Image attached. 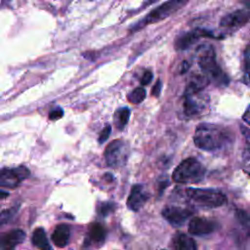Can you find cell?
I'll return each instance as SVG.
<instances>
[{
	"instance_id": "2e32d148",
	"label": "cell",
	"mask_w": 250,
	"mask_h": 250,
	"mask_svg": "<svg viewBox=\"0 0 250 250\" xmlns=\"http://www.w3.org/2000/svg\"><path fill=\"white\" fill-rule=\"evenodd\" d=\"M106 231L105 229L99 223H93L89 227L87 238L85 239V243L87 245H101L104 243L105 239Z\"/></svg>"
},
{
	"instance_id": "9c48e42d",
	"label": "cell",
	"mask_w": 250,
	"mask_h": 250,
	"mask_svg": "<svg viewBox=\"0 0 250 250\" xmlns=\"http://www.w3.org/2000/svg\"><path fill=\"white\" fill-rule=\"evenodd\" d=\"M250 21V10L247 8L235 10L221 19L220 26L227 30H236Z\"/></svg>"
},
{
	"instance_id": "1f68e13d",
	"label": "cell",
	"mask_w": 250,
	"mask_h": 250,
	"mask_svg": "<svg viewBox=\"0 0 250 250\" xmlns=\"http://www.w3.org/2000/svg\"><path fill=\"white\" fill-rule=\"evenodd\" d=\"M1 194H2V198H4V197H6L7 195H9V193H7V192H5V191H1Z\"/></svg>"
},
{
	"instance_id": "44dd1931",
	"label": "cell",
	"mask_w": 250,
	"mask_h": 250,
	"mask_svg": "<svg viewBox=\"0 0 250 250\" xmlns=\"http://www.w3.org/2000/svg\"><path fill=\"white\" fill-rule=\"evenodd\" d=\"M130 109L128 107H121L114 113V123L119 130H122L129 121Z\"/></svg>"
},
{
	"instance_id": "4fadbf2b",
	"label": "cell",
	"mask_w": 250,
	"mask_h": 250,
	"mask_svg": "<svg viewBox=\"0 0 250 250\" xmlns=\"http://www.w3.org/2000/svg\"><path fill=\"white\" fill-rule=\"evenodd\" d=\"M148 198V194L141 185H135L132 187L130 194L127 199V207L134 211L137 212L139 211L146 202Z\"/></svg>"
},
{
	"instance_id": "5b68a950",
	"label": "cell",
	"mask_w": 250,
	"mask_h": 250,
	"mask_svg": "<svg viewBox=\"0 0 250 250\" xmlns=\"http://www.w3.org/2000/svg\"><path fill=\"white\" fill-rule=\"evenodd\" d=\"M187 4V1L182 0H173V1H167L160 6H158L156 9L152 10L150 13H148L141 21H139L136 26L133 27V30H137L139 28L144 27L146 24L154 23L157 21H160L164 20L165 18L169 17L179 9H181L184 5Z\"/></svg>"
},
{
	"instance_id": "277c9868",
	"label": "cell",
	"mask_w": 250,
	"mask_h": 250,
	"mask_svg": "<svg viewBox=\"0 0 250 250\" xmlns=\"http://www.w3.org/2000/svg\"><path fill=\"white\" fill-rule=\"evenodd\" d=\"M204 166L195 158L189 157L183 160L173 172V180L180 184L199 183L205 176Z\"/></svg>"
},
{
	"instance_id": "603a6c76",
	"label": "cell",
	"mask_w": 250,
	"mask_h": 250,
	"mask_svg": "<svg viewBox=\"0 0 250 250\" xmlns=\"http://www.w3.org/2000/svg\"><path fill=\"white\" fill-rule=\"evenodd\" d=\"M146 90L143 87H138L128 95V100L132 104H140L146 99Z\"/></svg>"
},
{
	"instance_id": "7402d4cb",
	"label": "cell",
	"mask_w": 250,
	"mask_h": 250,
	"mask_svg": "<svg viewBox=\"0 0 250 250\" xmlns=\"http://www.w3.org/2000/svg\"><path fill=\"white\" fill-rule=\"evenodd\" d=\"M244 82L250 86V45H248L244 52V65H243Z\"/></svg>"
},
{
	"instance_id": "83f0119b",
	"label": "cell",
	"mask_w": 250,
	"mask_h": 250,
	"mask_svg": "<svg viewBox=\"0 0 250 250\" xmlns=\"http://www.w3.org/2000/svg\"><path fill=\"white\" fill-rule=\"evenodd\" d=\"M152 78H153L152 72L149 71V70H146V71H145V73L143 74V76H142V78H141V84H142L143 86L147 85V84H149V83L151 82Z\"/></svg>"
},
{
	"instance_id": "d6986e66",
	"label": "cell",
	"mask_w": 250,
	"mask_h": 250,
	"mask_svg": "<svg viewBox=\"0 0 250 250\" xmlns=\"http://www.w3.org/2000/svg\"><path fill=\"white\" fill-rule=\"evenodd\" d=\"M31 242L39 250H52L46 232L42 228H37L34 229L31 236Z\"/></svg>"
},
{
	"instance_id": "ac0fdd59",
	"label": "cell",
	"mask_w": 250,
	"mask_h": 250,
	"mask_svg": "<svg viewBox=\"0 0 250 250\" xmlns=\"http://www.w3.org/2000/svg\"><path fill=\"white\" fill-rule=\"evenodd\" d=\"M209 79L203 74H194L190 77L187 87L185 94H197L201 93V91L209 84Z\"/></svg>"
},
{
	"instance_id": "3957f363",
	"label": "cell",
	"mask_w": 250,
	"mask_h": 250,
	"mask_svg": "<svg viewBox=\"0 0 250 250\" xmlns=\"http://www.w3.org/2000/svg\"><path fill=\"white\" fill-rule=\"evenodd\" d=\"M186 196L188 201L200 208H217L227 203V196L213 188H187Z\"/></svg>"
},
{
	"instance_id": "e0dca14e",
	"label": "cell",
	"mask_w": 250,
	"mask_h": 250,
	"mask_svg": "<svg viewBox=\"0 0 250 250\" xmlns=\"http://www.w3.org/2000/svg\"><path fill=\"white\" fill-rule=\"evenodd\" d=\"M69 236H70L69 227L65 224H60L55 228L51 238H52L53 243L57 247L62 248V247L67 245L68 240H69Z\"/></svg>"
},
{
	"instance_id": "7a4b0ae2",
	"label": "cell",
	"mask_w": 250,
	"mask_h": 250,
	"mask_svg": "<svg viewBox=\"0 0 250 250\" xmlns=\"http://www.w3.org/2000/svg\"><path fill=\"white\" fill-rule=\"evenodd\" d=\"M196 54L198 65L209 81L218 86H227L229 82V77L217 63L213 47L210 45H202L197 49Z\"/></svg>"
},
{
	"instance_id": "9a60e30c",
	"label": "cell",
	"mask_w": 250,
	"mask_h": 250,
	"mask_svg": "<svg viewBox=\"0 0 250 250\" xmlns=\"http://www.w3.org/2000/svg\"><path fill=\"white\" fill-rule=\"evenodd\" d=\"M172 250H197V244L194 239L183 232H177L170 242Z\"/></svg>"
},
{
	"instance_id": "6da1fadb",
	"label": "cell",
	"mask_w": 250,
	"mask_h": 250,
	"mask_svg": "<svg viewBox=\"0 0 250 250\" xmlns=\"http://www.w3.org/2000/svg\"><path fill=\"white\" fill-rule=\"evenodd\" d=\"M194 145L206 151H219L229 147L233 142V134L226 127L201 123L193 136Z\"/></svg>"
},
{
	"instance_id": "30bf717a",
	"label": "cell",
	"mask_w": 250,
	"mask_h": 250,
	"mask_svg": "<svg viewBox=\"0 0 250 250\" xmlns=\"http://www.w3.org/2000/svg\"><path fill=\"white\" fill-rule=\"evenodd\" d=\"M192 214V210L179 206H167L162 210L163 218L173 227L183 226Z\"/></svg>"
},
{
	"instance_id": "8fae6325",
	"label": "cell",
	"mask_w": 250,
	"mask_h": 250,
	"mask_svg": "<svg viewBox=\"0 0 250 250\" xmlns=\"http://www.w3.org/2000/svg\"><path fill=\"white\" fill-rule=\"evenodd\" d=\"M218 228V224L210 219L195 217L192 218L188 223V231L197 236L207 235L214 232Z\"/></svg>"
},
{
	"instance_id": "5bb4252c",
	"label": "cell",
	"mask_w": 250,
	"mask_h": 250,
	"mask_svg": "<svg viewBox=\"0 0 250 250\" xmlns=\"http://www.w3.org/2000/svg\"><path fill=\"white\" fill-rule=\"evenodd\" d=\"M25 238V232L22 229H17L6 232L1 239L2 250H14L16 246L21 244Z\"/></svg>"
},
{
	"instance_id": "7c38bea8",
	"label": "cell",
	"mask_w": 250,
	"mask_h": 250,
	"mask_svg": "<svg viewBox=\"0 0 250 250\" xmlns=\"http://www.w3.org/2000/svg\"><path fill=\"white\" fill-rule=\"evenodd\" d=\"M201 36L216 37L211 31H208L205 29H195L193 31L187 32L180 35L175 41V48L180 51L186 50L189 48L191 45H193Z\"/></svg>"
},
{
	"instance_id": "f1b7e54d",
	"label": "cell",
	"mask_w": 250,
	"mask_h": 250,
	"mask_svg": "<svg viewBox=\"0 0 250 250\" xmlns=\"http://www.w3.org/2000/svg\"><path fill=\"white\" fill-rule=\"evenodd\" d=\"M161 88H162V83L160 80H157L156 83L154 84V86L152 87V90H151V95L154 96V97H158L160 92H161Z\"/></svg>"
},
{
	"instance_id": "ba28073f",
	"label": "cell",
	"mask_w": 250,
	"mask_h": 250,
	"mask_svg": "<svg viewBox=\"0 0 250 250\" xmlns=\"http://www.w3.org/2000/svg\"><path fill=\"white\" fill-rule=\"evenodd\" d=\"M27 177H29V171L24 166L5 168L1 170L0 186L2 188H15Z\"/></svg>"
},
{
	"instance_id": "f546056e",
	"label": "cell",
	"mask_w": 250,
	"mask_h": 250,
	"mask_svg": "<svg viewBox=\"0 0 250 250\" xmlns=\"http://www.w3.org/2000/svg\"><path fill=\"white\" fill-rule=\"evenodd\" d=\"M243 120L250 125V105L247 107V109L245 110L244 114H243Z\"/></svg>"
},
{
	"instance_id": "4316f807",
	"label": "cell",
	"mask_w": 250,
	"mask_h": 250,
	"mask_svg": "<svg viewBox=\"0 0 250 250\" xmlns=\"http://www.w3.org/2000/svg\"><path fill=\"white\" fill-rule=\"evenodd\" d=\"M63 115V110L61 107H56L49 112V118L51 120L60 119Z\"/></svg>"
},
{
	"instance_id": "4dcf8cb0",
	"label": "cell",
	"mask_w": 250,
	"mask_h": 250,
	"mask_svg": "<svg viewBox=\"0 0 250 250\" xmlns=\"http://www.w3.org/2000/svg\"><path fill=\"white\" fill-rule=\"evenodd\" d=\"M189 68V63H188V62H187V61H185L183 63H182V65H181V73H185L188 69Z\"/></svg>"
},
{
	"instance_id": "484cf974",
	"label": "cell",
	"mask_w": 250,
	"mask_h": 250,
	"mask_svg": "<svg viewBox=\"0 0 250 250\" xmlns=\"http://www.w3.org/2000/svg\"><path fill=\"white\" fill-rule=\"evenodd\" d=\"M110 132H111V126L110 125H106L103 130H102V132H101V134H100V136H99V143L100 144H102V143H104L107 139H108V137H109V135H110Z\"/></svg>"
},
{
	"instance_id": "52a82bcc",
	"label": "cell",
	"mask_w": 250,
	"mask_h": 250,
	"mask_svg": "<svg viewBox=\"0 0 250 250\" xmlns=\"http://www.w3.org/2000/svg\"><path fill=\"white\" fill-rule=\"evenodd\" d=\"M184 112L188 117L198 116L204 113L207 109L209 99L207 96L197 93V94H185L184 95Z\"/></svg>"
},
{
	"instance_id": "d4e9b609",
	"label": "cell",
	"mask_w": 250,
	"mask_h": 250,
	"mask_svg": "<svg viewBox=\"0 0 250 250\" xmlns=\"http://www.w3.org/2000/svg\"><path fill=\"white\" fill-rule=\"evenodd\" d=\"M17 212V208L16 207H13V208H10L8 210H4L2 213H1V224H5L7 221H9L14 215L15 213Z\"/></svg>"
},
{
	"instance_id": "cb8c5ba5",
	"label": "cell",
	"mask_w": 250,
	"mask_h": 250,
	"mask_svg": "<svg viewBox=\"0 0 250 250\" xmlns=\"http://www.w3.org/2000/svg\"><path fill=\"white\" fill-rule=\"evenodd\" d=\"M115 208V205L111 202H103L98 207V212L102 216H106L109 213H111Z\"/></svg>"
},
{
	"instance_id": "8992f818",
	"label": "cell",
	"mask_w": 250,
	"mask_h": 250,
	"mask_svg": "<svg viewBox=\"0 0 250 250\" xmlns=\"http://www.w3.org/2000/svg\"><path fill=\"white\" fill-rule=\"evenodd\" d=\"M129 156V146L122 140H114L109 143L104 150L106 164L112 168L123 166Z\"/></svg>"
},
{
	"instance_id": "ffe728a7",
	"label": "cell",
	"mask_w": 250,
	"mask_h": 250,
	"mask_svg": "<svg viewBox=\"0 0 250 250\" xmlns=\"http://www.w3.org/2000/svg\"><path fill=\"white\" fill-rule=\"evenodd\" d=\"M241 133L245 141V147L242 153V164L245 173L250 175V129L241 126Z\"/></svg>"
}]
</instances>
